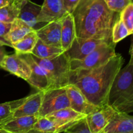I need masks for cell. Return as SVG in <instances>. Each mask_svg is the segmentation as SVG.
<instances>
[{"mask_svg": "<svg viewBox=\"0 0 133 133\" xmlns=\"http://www.w3.org/2000/svg\"><path fill=\"white\" fill-rule=\"evenodd\" d=\"M104 43L110 42L100 39L81 38L76 37L70 49L65 52L71 61L81 60Z\"/></svg>", "mask_w": 133, "mask_h": 133, "instance_id": "8", "label": "cell"}, {"mask_svg": "<svg viewBox=\"0 0 133 133\" xmlns=\"http://www.w3.org/2000/svg\"><path fill=\"white\" fill-rule=\"evenodd\" d=\"M38 38L36 30L31 31L22 38L12 44V48L18 54H31Z\"/></svg>", "mask_w": 133, "mask_h": 133, "instance_id": "21", "label": "cell"}, {"mask_svg": "<svg viewBox=\"0 0 133 133\" xmlns=\"http://www.w3.org/2000/svg\"><path fill=\"white\" fill-rule=\"evenodd\" d=\"M72 15L77 37L112 42V30L119 13L109 9L104 0H81Z\"/></svg>", "mask_w": 133, "mask_h": 133, "instance_id": "1", "label": "cell"}, {"mask_svg": "<svg viewBox=\"0 0 133 133\" xmlns=\"http://www.w3.org/2000/svg\"><path fill=\"white\" fill-rule=\"evenodd\" d=\"M116 112L109 104L97 107L86 117L88 127L92 133H100Z\"/></svg>", "mask_w": 133, "mask_h": 133, "instance_id": "7", "label": "cell"}, {"mask_svg": "<svg viewBox=\"0 0 133 133\" xmlns=\"http://www.w3.org/2000/svg\"><path fill=\"white\" fill-rule=\"evenodd\" d=\"M131 1H132V2H133V0H131Z\"/></svg>", "mask_w": 133, "mask_h": 133, "instance_id": "37", "label": "cell"}, {"mask_svg": "<svg viewBox=\"0 0 133 133\" xmlns=\"http://www.w3.org/2000/svg\"><path fill=\"white\" fill-rule=\"evenodd\" d=\"M109 9L113 11L120 13L121 11L131 2V0H104Z\"/></svg>", "mask_w": 133, "mask_h": 133, "instance_id": "29", "label": "cell"}, {"mask_svg": "<svg viewBox=\"0 0 133 133\" xmlns=\"http://www.w3.org/2000/svg\"><path fill=\"white\" fill-rule=\"evenodd\" d=\"M43 95L44 90H38V92L31 96L21 99L20 104L13 110L8 120L19 117L38 116V114L41 107Z\"/></svg>", "mask_w": 133, "mask_h": 133, "instance_id": "9", "label": "cell"}, {"mask_svg": "<svg viewBox=\"0 0 133 133\" xmlns=\"http://www.w3.org/2000/svg\"><path fill=\"white\" fill-rule=\"evenodd\" d=\"M107 103L118 112H133V64L129 62L116 76Z\"/></svg>", "mask_w": 133, "mask_h": 133, "instance_id": "3", "label": "cell"}, {"mask_svg": "<svg viewBox=\"0 0 133 133\" xmlns=\"http://www.w3.org/2000/svg\"><path fill=\"white\" fill-rule=\"evenodd\" d=\"M60 19L61 23V47L65 52L70 49L77 37L75 21L72 14L68 12H66Z\"/></svg>", "mask_w": 133, "mask_h": 133, "instance_id": "18", "label": "cell"}, {"mask_svg": "<svg viewBox=\"0 0 133 133\" xmlns=\"http://www.w3.org/2000/svg\"><path fill=\"white\" fill-rule=\"evenodd\" d=\"M32 56L35 62L46 73L49 80L48 89L66 87L70 84L71 60L66 52L49 58H40L32 55Z\"/></svg>", "mask_w": 133, "mask_h": 133, "instance_id": "4", "label": "cell"}, {"mask_svg": "<svg viewBox=\"0 0 133 133\" xmlns=\"http://www.w3.org/2000/svg\"><path fill=\"white\" fill-rule=\"evenodd\" d=\"M11 1L12 0H0V9L10 4Z\"/></svg>", "mask_w": 133, "mask_h": 133, "instance_id": "33", "label": "cell"}, {"mask_svg": "<svg viewBox=\"0 0 133 133\" xmlns=\"http://www.w3.org/2000/svg\"><path fill=\"white\" fill-rule=\"evenodd\" d=\"M18 54V53H17ZM27 62L31 70L29 79L26 81L38 90H45L49 87V80L46 73L36 63L31 54H18Z\"/></svg>", "mask_w": 133, "mask_h": 133, "instance_id": "12", "label": "cell"}, {"mask_svg": "<svg viewBox=\"0 0 133 133\" xmlns=\"http://www.w3.org/2000/svg\"><path fill=\"white\" fill-rule=\"evenodd\" d=\"M81 0H63L64 6L66 12L72 14Z\"/></svg>", "mask_w": 133, "mask_h": 133, "instance_id": "31", "label": "cell"}, {"mask_svg": "<svg viewBox=\"0 0 133 133\" xmlns=\"http://www.w3.org/2000/svg\"><path fill=\"white\" fill-rule=\"evenodd\" d=\"M66 88L70 100V107L74 110L87 116L97 107L91 103L84 94L75 85L70 84Z\"/></svg>", "mask_w": 133, "mask_h": 133, "instance_id": "11", "label": "cell"}, {"mask_svg": "<svg viewBox=\"0 0 133 133\" xmlns=\"http://www.w3.org/2000/svg\"><path fill=\"white\" fill-rule=\"evenodd\" d=\"M66 13L63 0H44L38 16V23H48L57 20Z\"/></svg>", "mask_w": 133, "mask_h": 133, "instance_id": "14", "label": "cell"}, {"mask_svg": "<svg viewBox=\"0 0 133 133\" xmlns=\"http://www.w3.org/2000/svg\"><path fill=\"white\" fill-rule=\"evenodd\" d=\"M101 133H133V116L116 112Z\"/></svg>", "mask_w": 133, "mask_h": 133, "instance_id": "16", "label": "cell"}, {"mask_svg": "<svg viewBox=\"0 0 133 133\" xmlns=\"http://www.w3.org/2000/svg\"><path fill=\"white\" fill-rule=\"evenodd\" d=\"M64 52V51L62 48L48 45L38 39L31 54L38 58H49L59 55Z\"/></svg>", "mask_w": 133, "mask_h": 133, "instance_id": "23", "label": "cell"}, {"mask_svg": "<svg viewBox=\"0 0 133 133\" xmlns=\"http://www.w3.org/2000/svg\"><path fill=\"white\" fill-rule=\"evenodd\" d=\"M116 45L114 42L104 43L83 59L72 60L70 62L71 71L90 70L102 66L116 54Z\"/></svg>", "mask_w": 133, "mask_h": 133, "instance_id": "5", "label": "cell"}, {"mask_svg": "<svg viewBox=\"0 0 133 133\" xmlns=\"http://www.w3.org/2000/svg\"><path fill=\"white\" fill-rule=\"evenodd\" d=\"M27 0H12L11 3L0 9V21L11 23L18 18L22 7Z\"/></svg>", "mask_w": 133, "mask_h": 133, "instance_id": "22", "label": "cell"}, {"mask_svg": "<svg viewBox=\"0 0 133 133\" xmlns=\"http://www.w3.org/2000/svg\"><path fill=\"white\" fill-rule=\"evenodd\" d=\"M38 118L37 115L12 118L0 124V127L10 133H27L33 129Z\"/></svg>", "mask_w": 133, "mask_h": 133, "instance_id": "17", "label": "cell"}, {"mask_svg": "<svg viewBox=\"0 0 133 133\" xmlns=\"http://www.w3.org/2000/svg\"><path fill=\"white\" fill-rule=\"evenodd\" d=\"M130 55H131V59H130L129 63L133 64V42L132 45H131V49H130Z\"/></svg>", "mask_w": 133, "mask_h": 133, "instance_id": "34", "label": "cell"}, {"mask_svg": "<svg viewBox=\"0 0 133 133\" xmlns=\"http://www.w3.org/2000/svg\"><path fill=\"white\" fill-rule=\"evenodd\" d=\"M124 64V58L116 53L102 66L90 70L71 71L70 84L81 90L95 106L107 104L109 92L116 76Z\"/></svg>", "mask_w": 133, "mask_h": 133, "instance_id": "2", "label": "cell"}, {"mask_svg": "<svg viewBox=\"0 0 133 133\" xmlns=\"http://www.w3.org/2000/svg\"><path fill=\"white\" fill-rule=\"evenodd\" d=\"M119 18L129 31L130 35L133 34V2L128 4L119 13Z\"/></svg>", "mask_w": 133, "mask_h": 133, "instance_id": "27", "label": "cell"}, {"mask_svg": "<svg viewBox=\"0 0 133 133\" xmlns=\"http://www.w3.org/2000/svg\"><path fill=\"white\" fill-rule=\"evenodd\" d=\"M66 87L49 88L44 90L41 107L38 114L39 118L45 117L53 112L70 107Z\"/></svg>", "mask_w": 133, "mask_h": 133, "instance_id": "6", "label": "cell"}, {"mask_svg": "<svg viewBox=\"0 0 133 133\" xmlns=\"http://www.w3.org/2000/svg\"><path fill=\"white\" fill-rule=\"evenodd\" d=\"M6 53L5 51V49L4 48V45H0V64H1V61H3L5 56L6 55Z\"/></svg>", "mask_w": 133, "mask_h": 133, "instance_id": "32", "label": "cell"}, {"mask_svg": "<svg viewBox=\"0 0 133 133\" xmlns=\"http://www.w3.org/2000/svg\"><path fill=\"white\" fill-rule=\"evenodd\" d=\"M42 6L35 3L31 0H27L19 12L18 18L27 23L35 30V27L38 23V16L41 10Z\"/></svg>", "mask_w": 133, "mask_h": 133, "instance_id": "19", "label": "cell"}, {"mask_svg": "<svg viewBox=\"0 0 133 133\" xmlns=\"http://www.w3.org/2000/svg\"><path fill=\"white\" fill-rule=\"evenodd\" d=\"M130 35L129 31L120 18L114 23L112 30V41L117 44Z\"/></svg>", "mask_w": 133, "mask_h": 133, "instance_id": "25", "label": "cell"}, {"mask_svg": "<svg viewBox=\"0 0 133 133\" xmlns=\"http://www.w3.org/2000/svg\"><path fill=\"white\" fill-rule=\"evenodd\" d=\"M0 67L25 81L28 80L31 76V70L29 64L16 53L6 55L0 64Z\"/></svg>", "mask_w": 133, "mask_h": 133, "instance_id": "10", "label": "cell"}, {"mask_svg": "<svg viewBox=\"0 0 133 133\" xmlns=\"http://www.w3.org/2000/svg\"><path fill=\"white\" fill-rule=\"evenodd\" d=\"M45 117L57 123L63 129L64 131H66L79 120L86 118L87 115L78 112L71 107H68L53 112Z\"/></svg>", "mask_w": 133, "mask_h": 133, "instance_id": "15", "label": "cell"}, {"mask_svg": "<svg viewBox=\"0 0 133 133\" xmlns=\"http://www.w3.org/2000/svg\"><path fill=\"white\" fill-rule=\"evenodd\" d=\"M0 133H10L8 131H6V130H5L4 129H3L2 127H0Z\"/></svg>", "mask_w": 133, "mask_h": 133, "instance_id": "36", "label": "cell"}, {"mask_svg": "<svg viewBox=\"0 0 133 133\" xmlns=\"http://www.w3.org/2000/svg\"><path fill=\"white\" fill-rule=\"evenodd\" d=\"M33 129L44 133H62L64 129L46 117H40L34 125Z\"/></svg>", "mask_w": 133, "mask_h": 133, "instance_id": "24", "label": "cell"}, {"mask_svg": "<svg viewBox=\"0 0 133 133\" xmlns=\"http://www.w3.org/2000/svg\"><path fill=\"white\" fill-rule=\"evenodd\" d=\"M38 38L48 45L61 48V19L48 22L38 29H36Z\"/></svg>", "mask_w": 133, "mask_h": 133, "instance_id": "13", "label": "cell"}, {"mask_svg": "<svg viewBox=\"0 0 133 133\" xmlns=\"http://www.w3.org/2000/svg\"><path fill=\"white\" fill-rule=\"evenodd\" d=\"M21 103L20 99L0 104V124L10 118L13 110L18 107Z\"/></svg>", "mask_w": 133, "mask_h": 133, "instance_id": "26", "label": "cell"}, {"mask_svg": "<svg viewBox=\"0 0 133 133\" xmlns=\"http://www.w3.org/2000/svg\"><path fill=\"white\" fill-rule=\"evenodd\" d=\"M100 133H101V132H100Z\"/></svg>", "mask_w": 133, "mask_h": 133, "instance_id": "38", "label": "cell"}, {"mask_svg": "<svg viewBox=\"0 0 133 133\" xmlns=\"http://www.w3.org/2000/svg\"><path fill=\"white\" fill-rule=\"evenodd\" d=\"M11 23H5L0 21V45H6L12 48V44L6 39V34L10 30Z\"/></svg>", "mask_w": 133, "mask_h": 133, "instance_id": "30", "label": "cell"}, {"mask_svg": "<svg viewBox=\"0 0 133 133\" xmlns=\"http://www.w3.org/2000/svg\"><path fill=\"white\" fill-rule=\"evenodd\" d=\"M27 133H44V132L38 131V130L35 129H32L30 130V131H28Z\"/></svg>", "mask_w": 133, "mask_h": 133, "instance_id": "35", "label": "cell"}, {"mask_svg": "<svg viewBox=\"0 0 133 133\" xmlns=\"http://www.w3.org/2000/svg\"><path fill=\"white\" fill-rule=\"evenodd\" d=\"M35 30L19 18H17L11 23L10 30L6 35V40L13 44L25 36L27 33Z\"/></svg>", "mask_w": 133, "mask_h": 133, "instance_id": "20", "label": "cell"}, {"mask_svg": "<svg viewBox=\"0 0 133 133\" xmlns=\"http://www.w3.org/2000/svg\"><path fill=\"white\" fill-rule=\"evenodd\" d=\"M62 133H92L88 127L86 118L81 119Z\"/></svg>", "mask_w": 133, "mask_h": 133, "instance_id": "28", "label": "cell"}]
</instances>
